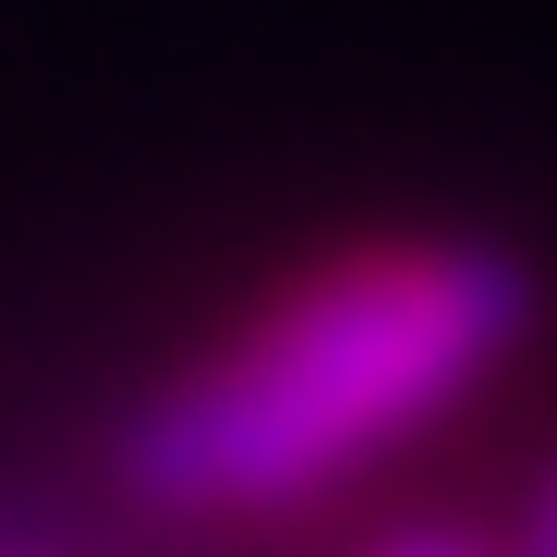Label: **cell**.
Segmentation results:
<instances>
[{
	"instance_id": "obj_1",
	"label": "cell",
	"mask_w": 557,
	"mask_h": 557,
	"mask_svg": "<svg viewBox=\"0 0 557 557\" xmlns=\"http://www.w3.org/2000/svg\"><path fill=\"white\" fill-rule=\"evenodd\" d=\"M545 292L485 231H351L315 243L110 412L98 473L158 533L304 521L315 497L363 485L376 460L473 412Z\"/></svg>"
},
{
	"instance_id": "obj_2",
	"label": "cell",
	"mask_w": 557,
	"mask_h": 557,
	"mask_svg": "<svg viewBox=\"0 0 557 557\" xmlns=\"http://www.w3.org/2000/svg\"><path fill=\"white\" fill-rule=\"evenodd\" d=\"M351 557H497V521H448V509H424V521H388V533H363Z\"/></svg>"
}]
</instances>
